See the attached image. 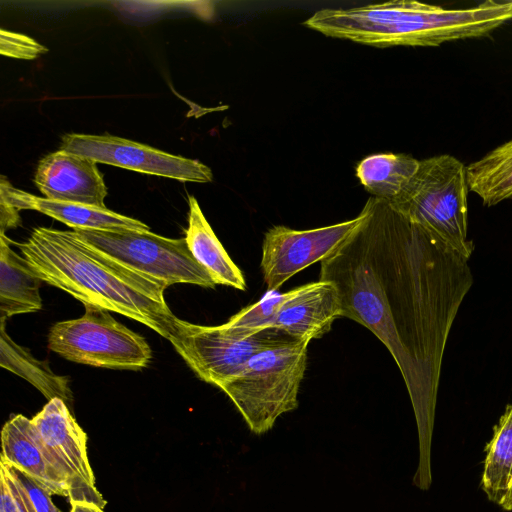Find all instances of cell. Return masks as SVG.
Listing matches in <instances>:
<instances>
[{
    "mask_svg": "<svg viewBox=\"0 0 512 512\" xmlns=\"http://www.w3.org/2000/svg\"><path fill=\"white\" fill-rule=\"evenodd\" d=\"M367 218L321 262L319 280L336 286L342 317L369 329L400 369L419 436L414 479L431 482V442L443 354L472 286L468 259L387 200L370 197Z\"/></svg>",
    "mask_w": 512,
    "mask_h": 512,
    "instance_id": "1",
    "label": "cell"
},
{
    "mask_svg": "<svg viewBox=\"0 0 512 512\" xmlns=\"http://www.w3.org/2000/svg\"><path fill=\"white\" fill-rule=\"evenodd\" d=\"M15 244L42 282L92 306L138 321L169 341L180 320L164 299L162 283L100 253L73 230L36 227Z\"/></svg>",
    "mask_w": 512,
    "mask_h": 512,
    "instance_id": "2",
    "label": "cell"
},
{
    "mask_svg": "<svg viewBox=\"0 0 512 512\" xmlns=\"http://www.w3.org/2000/svg\"><path fill=\"white\" fill-rule=\"evenodd\" d=\"M512 19V1H485L464 9L413 0H394L353 8H324L303 25L325 36L377 48L439 46L486 36Z\"/></svg>",
    "mask_w": 512,
    "mask_h": 512,
    "instance_id": "3",
    "label": "cell"
},
{
    "mask_svg": "<svg viewBox=\"0 0 512 512\" xmlns=\"http://www.w3.org/2000/svg\"><path fill=\"white\" fill-rule=\"evenodd\" d=\"M309 343L284 333L256 352L243 370L220 388L254 434L268 432L279 416L298 407Z\"/></svg>",
    "mask_w": 512,
    "mask_h": 512,
    "instance_id": "4",
    "label": "cell"
},
{
    "mask_svg": "<svg viewBox=\"0 0 512 512\" xmlns=\"http://www.w3.org/2000/svg\"><path fill=\"white\" fill-rule=\"evenodd\" d=\"M466 167L451 155L420 160L415 174L390 205L421 225L453 251L469 259Z\"/></svg>",
    "mask_w": 512,
    "mask_h": 512,
    "instance_id": "5",
    "label": "cell"
},
{
    "mask_svg": "<svg viewBox=\"0 0 512 512\" xmlns=\"http://www.w3.org/2000/svg\"><path fill=\"white\" fill-rule=\"evenodd\" d=\"M78 319L55 323L48 348L79 364L121 370H140L152 359L147 341L116 321L109 311L85 306Z\"/></svg>",
    "mask_w": 512,
    "mask_h": 512,
    "instance_id": "6",
    "label": "cell"
},
{
    "mask_svg": "<svg viewBox=\"0 0 512 512\" xmlns=\"http://www.w3.org/2000/svg\"><path fill=\"white\" fill-rule=\"evenodd\" d=\"M73 231L95 250L165 287L178 283L206 288L216 286L210 274L193 257L185 238H167L150 230Z\"/></svg>",
    "mask_w": 512,
    "mask_h": 512,
    "instance_id": "7",
    "label": "cell"
},
{
    "mask_svg": "<svg viewBox=\"0 0 512 512\" xmlns=\"http://www.w3.org/2000/svg\"><path fill=\"white\" fill-rule=\"evenodd\" d=\"M283 334L277 329L252 333L226 323L203 326L180 320L170 342L201 380L221 388L256 352Z\"/></svg>",
    "mask_w": 512,
    "mask_h": 512,
    "instance_id": "8",
    "label": "cell"
},
{
    "mask_svg": "<svg viewBox=\"0 0 512 512\" xmlns=\"http://www.w3.org/2000/svg\"><path fill=\"white\" fill-rule=\"evenodd\" d=\"M368 211L365 203L355 218L320 228H270L264 236L260 262L267 290H278L298 272L334 255L363 224Z\"/></svg>",
    "mask_w": 512,
    "mask_h": 512,
    "instance_id": "9",
    "label": "cell"
},
{
    "mask_svg": "<svg viewBox=\"0 0 512 512\" xmlns=\"http://www.w3.org/2000/svg\"><path fill=\"white\" fill-rule=\"evenodd\" d=\"M34 430L68 486L70 504L92 503L104 509L106 500L96 487L87 452V435L67 404L54 398L32 419Z\"/></svg>",
    "mask_w": 512,
    "mask_h": 512,
    "instance_id": "10",
    "label": "cell"
},
{
    "mask_svg": "<svg viewBox=\"0 0 512 512\" xmlns=\"http://www.w3.org/2000/svg\"><path fill=\"white\" fill-rule=\"evenodd\" d=\"M60 150L95 162L184 182L209 183L213 180L211 169L198 160L109 134H65Z\"/></svg>",
    "mask_w": 512,
    "mask_h": 512,
    "instance_id": "11",
    "label": "cell"
},
{
    "mask_svg": "<svg viewBox=\"0 0 512 512\" xmlns=\"http://www.w3.org/2000/svg\"><path fill=\"white\" fill-rule=\"evenodd\" d=\"M96 163L59 149L39 161L34 183L44 198L107 208V187Z\"/></svg>",
    "mask_w": 512,
    "mask_h": 512,
    "instance_id": "12",
    "label": "cell"
},
{
    "mask_svg": "<svg viewBox=\"0 0 512 512\" xmlns=\"http://www.w3.org/2000/svg\"><path fill=\"white\" fill-rule=\"evenodd\" d=\"M339 317H342V308L336 286L330 281L318 280L289 291L273 329L295 339L311 341L328 333Z\"/></svg>",
    "mask_w": 512,
    "mask_h": 512,
    "instance_id": "13",
    "label": "cell"
},
{
    "mask_svg": "<svg viewBox=\"0 0 512 512\" xmlns=\"http://www.w3.org/2000/svg\"><path fill=\"white\" fill-rule=\"evenodd\" d=\"M0 199L18 210H36L48 215L68 225L72 230H150L145 223L116 213L108 208L54 201L32 195L12 186L5 176H1L0 180Z\"/></svg>",
    "mask_w": 512,
    "mask_h": 512,
    "instance_id": "14",
    "label": "cell"
},
{
    "mask_svg": "<svg viewBox=\"0 0 512 512\" xmlns=\"http://www.w3.org/2000/svg\"><path fill=\"white\" fill-rule=\"evenodd\" d=\"M1 459L38 482L51 495L68 497L65 478L42 446L31 419L13 416L2 428Z\"/></svg>",
    "mask_w": 512,
    "mask_h": 512,
    "instance_id": "15",
    "label": "cell"
},
{
    "mask_svg": "<svg viewBox=\"0 0 512 512\" xmlns=\"http://www.w3.org/2000/svg\"><path fill=\"white\" fill-rule=\"evenodd\" d=\"M189 214L185 240L196 261L216 285L246 290L242 271L233 262L205 218L196 198L188 196Z\"/></svg>",
    "mask_w": 512,
    "mask_h": 512,
    "instance_id": "16",
    "label": "cell"
},
{
    "mask_svg": "<svg viewBox=\"0 0 512 512\" xmlns=\"http://www.w3.org/2000/svg\"><path fill=\"white\" fill-rule=\"evenodd\" d=\"M0 319L30 313L42 308L39 279L25 259L14 252L11 241L0 237Z\"/></svg>",
    "mask_w": 512,
    "mask_h": 512,
    "instance_id": "17",
    "label": "cell"
},
{
    "mask_svg": "<svg viewBox=\"0 0 512 512\" xmlns=\"http://www.w3.org/2000/svg\"><path fill=\"white\" fill-rule=\"evenodd\" d=\"M485 453L481 488L491 502L512 511V404L494 426Z\"/></svg>",
    "mask_w": 512,
    "mask_h": 512,
    "instance_id": "18",
    "label": "cell"
},
{
    "mask_svg": "<svg viewBox=\"0 0 512 512\" xmlns=\"http://www.w3.org/2000/svg\"><path fill=\"white\" fill-rule=\"evenodd\" d=\"M0 365L30 382L48 401L59 398L72 406L68 377L56 375L46 361L37 360L28 349L16 344L5 331V319H1L0 328Z\"/></svg>",
    "mask_w": 512,
    "mask_h": 512,
    "instance_id": "19",
    "label": "cell"
},
{
    "mask_svg": "<svg viewBox=\"0 0 512 512\" xmlns=\"http://www.w3.org/2000/svg\"><path fill=\"white\" fill-rule=\"evenodd\" d=\"M419 163L406 154H373L358 164L356 175L373 197L391 201L415 174Z\"/></svg>",
    "mask_w": 512,
    "mask_h": 512,
    "instance_id": "20",
    "label": "cell"
},
{
    "mask_svg": "<svg viewBox=\"0 0 512 512\" xmlns=\"http://www.w3.org/2000/svg\"><path fill=\"white\" fill-rule=\"evenodd\" d=\"M468 188L484 205L512 198V139L466 167Z\"/></svg>",
    "mask_w": 512,
    "mask_h": 512,
    "instance_id": "21",
    "label": "cell"
},
{
    "mask_svg": "<svg viewBox=\"0 0 512 512\" xmlns=\"http://www.w3.org/2000/svg\"><path fill=\"white\" fill-rule=\"evenodd\" d=\"M288 296L289 291L267 290L260 300L234 314L226 325L252 333L273 329L278 311Z\"/></svg>",
    "mask_w": 512,
    "mask_h": 512,
    "instance_id": "22",
    "label": "cell"
},
{
    "mask_svg": "<svg viewBox=\"0 0 512 512\" xmlns=\"http://www.w3.org/2000/svg\"><path fill=\"white\" fill-rule=\"evenodd\" d=\"M0 512H36L11 465L1 458Z\"/></svg>",
    "mask_w": 512,
    "mask_h": 512,
    "instance_id": "23",
    "label": "cell"
},
{
    "mask_svg": "<svg viewBox=\"0 0 512 512\" xmlns=\"http://www.w3.org/2000/svg\"><path fill=\"white\" fill-rule=\"evenodd\" d=\"M0 53L18 59H35L46 53L48 48L27 35L11 31H0Z\"/></svg>",
    "mask_w": 512,
    "mask_h": 512,
    "instance_id": "24",
    "label": "cell"
},
{
    "mask_svg": "<svg viewBox=\"0 0 512 512\" xmlns=\"http://www.w3.org/2000/svg\"><path fill=\"white\" fill-rule=\"evenodd\" d=\"M11 467L16 478L33 504L36 512H59L58 508L52 501V495L46 489L24 472L12 465Z\"/></svg>",
    "mask_w": 512,
    "mask_h": 512,
    "instance_id": "25",
    "label": "cell"
},
{
    "mask_svg": "<svg viewBox=\"0 0 512 512\" xmlns=\"http://www.w3.org/2000/svg\"><path fill=\"white\" fill-rule=\"evenodd\" d=\"M18 209L0 199V224L1 233H5L6 229L15 228L20 224Z\"/></svg>",
    "mask_w": 512,
    "mask_h": 512,
    "instance_id": "26",
    "label": "cell"
},
{
    "mask_svg": "<svg viewBox=\"0 0 512 512\" xmlns=\"http://www.w3.org/2000/svg\"><path fill=\"white\" fill-rule=\"evenodd\" d=\"M70 512H104V509L92 503L75 502L71 504Z\"/></svg>",
    "mask_w": 512,
    "mask_h": 512,
    "instance_id": "27",
    "label": "cell"
}]
</instances>
